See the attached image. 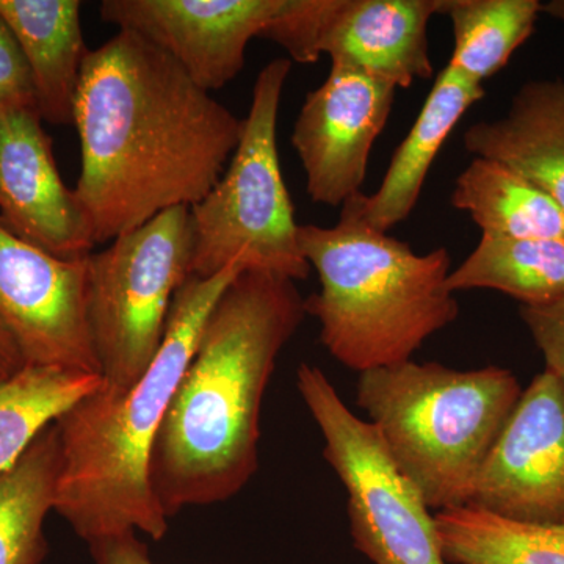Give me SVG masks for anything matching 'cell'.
<instances>
[{"instance_id": "obj_1", "label": "cell", "mask_w": 564, "mask_h": 564, "mask_svg": "<svg viewBox=\"0 0 564 564\" xmlns=\"http://www.w3.org/2000/svg\"><path fill=\"white\" fill-rule=\"evenodd\" d=\"M243 122L137 33L118 31L88 52L74 107V192L96 245L202 202L228 169Z\"/></svg>"}, {"instance_id": "obj_2", "label": "cell", "mask_w": 564, "mask_h": 564, "mask_svg": "<svg viewBox=\"0 0 564 564\" xmlns=\"http://www.w3.org/2000/svg\"><path fill=\"white\" fill-rule=\"evenodd\" d=\"M306 315L295 281L243 270L207 317L152 448L150 477L170 519L231 500L259 467L263 397Z\"/></svg>"}, {"instance_id": "obj_3", "label": "cell", "mask_w": 564, "mask_h": 564, "mask_svg": "<svg viewBox=\"0 0 564 564\" xmlns=\"http://www.w3.org/2000/svg\"><path fill=\"white\" fill-rule=\"evenodd\" d=\"M188 278L174 295L165 336L140 380L121 392L98 388L54 422L58 474L54 511L87 544L126 532L162 541L165 514L150 477L152 448L215 304L240 273Z\"/></svg>"}, {"instance_id": "obj_4", "label": "cell", "mask_w": 564, "mask_h": 564, "mask_svg": "<svg viewBox=\"0 0 564 564\" xmlns=\"http://www.w3.org/2000/svg\"><path fill=\"white\" fill-rule=\"evenodd\" d=\"M361 199L358 193L340 207L336 226L302 225L299 231L304 258L321 280L304 310L321 323L329 355L359 373L411 361L459 314L447 285L448 251L417 254L377 231L364 218Z\"/></svg>"}, {"instance_id": "obj_5", "label": "cell", "mask_w": 564, "mask_h": 564, "mask_svg": "<svg viewBox=\"0 0 564 564\" xmlns=\"http://www.w3.org/2000/svg\"><path fill=\"white\" fill-rule=\"evenodd\" d=\"M511 370L411 361L359 373L356 403L430 510L469 502L478 473L521 399Z\"/></svg>"}, {"instance_id": "obj_6", "label": "cell", "mask_w": 564, "mask_h": 564, "mask_svg": "<svg viewBox=\"0 0 564 564\" xmlns=\"http://www.w3.org/2000/svg\"><path fill=\"white\" fill-rule=\"evenodd\" d=\"M291 68L289 58L263 66L228 169L202 202L191 207L193 276L212 278L237 263L243 270L292 281L310 278L276 140L281 96Z\"/></svg>"}, {"instance_id": "obj_7", "label": "cell", "mask_w": 564, "mask_h": 564, "mask_svg": "<svg viewBox=\"0 0 564 564\" xmlns=\"http://www.w3.org/2000/svg\"><path fill=\"white\" fill-rule=\"evenodd\" d=\"M87 256L88 325L102 388H131L154 361L174 295L192 276L188 207L170 209Z\"/></svg>"}, {"instance_id": "obj_8", "label": "cell", "mask_w": 564, "mask_h": 564, "mask_svg": "<svg viewBox=\"0 0 564 564\" xmlns=\"http://www.w3.org/2000/svg\"><path fill=\"white\" fill-rule=\"evenodd\" d=\"M296 388L323 437V456L347 491L352 545L372 564H448L436 519L393 464L372 423L358 417L313 364Z\"/></svg>"}, {"instance_id": "obj_9", "label": "cell", "mask_w": 564, "mask_h": 564, "mask_svg": "<svg viewBox=\"0 0 564 564\" xmlns=\"http://www.w3.org/2000/svg\"><path fill=\"white\" fill-rule=\"evenodd\" d=\"M444 0H288L262 39L289 61L314 63L326 54L348 66L408 88L433 76L429 24Z\"/></svg>"}, {"instance_id": "obj_10", "label": "cell", "mask_w": 564, "mask_h": 564, "mask_svg": "<svg viewBox=\"0 0 564 564\" xmlns=\"http://www.w3.org/2000/svg\"><path fill=\"white\" fill-rule=\"evenodd\" d=\"M0 332L24 367L101 375L88 325L87 256L51 254L0 218Z\"/></svg>"}, {"instance_id": "obj_11", "label": "cell", "mask_w": 564, "mask_h": 564, "mask_svg": "<svg viewBox=\"0 0 564 564\" xmlns=\"http://www.w3.org/2000/svg\"><path fill=\"white\" fill-rule=\"evenodd\" d=\"M467 507L508 521L564 525V381L544 370L522 391Z\"/></svg>"}, {"instance_id": "obj_12", "label": "cell", "mask_w": 564, "mask_h": 564, "mask_svg": "<svg viewBox=\"0 0 564 564\" xmlns=\"http://www.w3.org/2000/svg\"><path fill=\"white\" fill-rule=\"evenodd\" d=\"M395 91L362 70L332 65L321 87L307 93L292 147L314 203L343 207L362 193L370 152L391 117Z\"/></svg>"}, {"instance_id": "obj_13", "label": "cell", "mask_w": 564, "mask_h": 564, "mask_svg": "<svg viewBox=\"0 0 564 564\" xmlns=\"http://www.w3.org/2000/svg\"><path fill=\"white\" fill-rule=\"evenodd\" d=\"M288 0H104L101 20L165 52L204 91L242 73L252 39L263 35Z\"/></svg>"}, {"instance_id": "obj_14", "label": "cell", "mask_w": 564, "mask_h": 564, "mask_svg": "<svg viewBox=\"0 0 564 564\" xmlns=\"http://www.w3.org/2000/svg\"><path fill=\"white\" fill-rule=\"evenodd\" d=\"M0 218L21 239L58 258H85L96 247L33 107L0 111Z\"/></svg>"}, {"instance_id": "obj_15", "label": "cell", "mask_w": 564, "mask_h": 564, "mask_svg": "<svg viewBox=\"0 0 564 564\" xmlns=\"http://www.w3.org/2000/svg\"><path fill=\"white\" fill-rule=\"evenodd\" d=\"M474 158L502 163L554 199L564 214V80L525 82L503 117L463 135Z\"/></svg>"}, {"instance_id": "obj_16", "label": "cell", "mask_w": 564, "mask_h": 564, "mask_svg": "<svg viewBox=\"0 0 564 564\" xmlns=\"http://www.w3.org/2000/svg\"><path fill=\"white\" fill-rule=\"evenodd\" d=\"M79 0H0L28 63L41 120L73 124L82 68L88 50Z\"/></svg>"}, {"instance_id": "obj_17", "label": "cell", "mask_w": 564, "mask_h": 564, "mask_svg": "<svg viewBox=\"0 0 564 564\" xmlns=\"http://www.w3.org/2000/svg\"><path fill=\"white\" fill-rule=\"evenodd\" d=\"M484 96V85L475 84L448 65L441 70L417 120L392 155L380 188L373 195L362 193L364 218L373 229L389 232L413 214L445 140L464 113Z\"/></svg>"}, {"instance_id": "obj_18", "label": "cell", "mask_w": 564, "mask_h": 564, "mask_svg": "<svg viewBox=\"0 0 564 564\" xmlns=\"http://www.w3.org/2000/svg\"><path fill=\"white\" fill-rule=\"evenodd\" d=\"M451 202L470 215L481 236L564 240L563 210L502 163L474 158L456 177Z\"/></svg>"}, {"instance_id": "obj_19", "label": "cell", "mask_w": 564, "mask_h": 564, "mask_svg": "<svg viewBox=\"0 0 564 564\" xmlns=\"http://www.w3.org/2000/svg\"><path fill=\"white\" fill-rule=\"evenodd\" d=\"M452 292L489 289L538 307L564 299V240L481 236L448 274Z\"/></svg>"}, {"instance_id": "obj_20", "label": "cell", "mask_w": 564, "mask_h": 564, "mask_svg": "<svg viewBox=\"0 0 564 564\" xmlns=\"http://www.w3.org/2000/svg\"><path fill=\"white\" fill-rule=\"evenodd\" d=\"M58 437L43 430L10 469L0 474V564H43L50 554L44 522L54 511Z\"/></svg>"}, {"instance_id": "obj_21", "label": "cell", "mask_w": 564, "mask_h": 564, "mask_svg": "<svg viewBox=\"0 0 564 564\" xmlns=\"http://www.w3.org/2000/svg\"><path fill=\"white\" fill-rule=\"evenodd\" d=\"M448 564H564V525H533L456 507L437 511Z\"/></svg>"}, {"instance_id": "obj_22", "label": "cell", "mask_w": 564, "mask_h": 564, "mask_svg": "<svg viewBox=\"0 0 564 564\" xmlns=\"http://www.w3.org/2000/svg\"><path fill=\"white\" fill-rule=\"evenodd\" d=\"M541 7L538 0H444L454 31L448 66L484 85L532 36Z\"/></svg>"}, {"instance_id": "obj_23", "label": "cell", "mask_w": 564, "mask_h": 564, "mask_svg": "<svg viewBox=\"0 0 564 564\" xmlns=\"http://www.w3.org/2000/svg\"><path fill=\"white\" fill-rule=\"evenodd\" d=\"M101 384V375L52 367H22L0 380V474L46 426Z\"/></svg>"}, {"instance_id": "obj_24", "label": "cell", "mask_w": 564, "mask_h": 564, "mask_svg": "<svg viewBox=\"0 0 564 564\" xmlns=\"http://www.w3.org/2000/svg\"><path fill=\"white\" fill-rule=\"evenodd\" d=\"M36 109L28 63L7 22L0 18V111Z\"/></svg>"}, {"instance_id": "obj_25", "label": "cell", "mask_w": 564, "mask_h": 564, "mask_svg": "<svg viewBox=\"0 0 564 564\" xmlns=\"http://www.w3.org/2000/svg\"><path fill=\"white\" fill-rule=\"evenodd\" d=\"M519 314L543 352L545 370L564 381V299L547 306H522Z\"/></svg>"}, {"instance_id": "obj_26", "label": "cell", "mask_w": 564, "mask_h": 564, "mask_svg": "<svg viewBox=\"0 0 564 564\" xmlns=\"http://www.w3.org/2000/svg\"><path fill=\"white\" fill-rule=\"evenodd\" d=\"M95 564H155L139 533L126 532L88 544Z\"/></svg>"}, {"instance_id": "obj_27", "label": "cell", "mask_w": 564, "mask_h": 564, "mask_svg": "<svg viewBox=\"0 0 564 564\" xmlns=\"http://www.w3.org/2000/svg\"><path fill=\"white\" fill-rule=\"evenodd\" d=\"M22 367L24 366H22L21 356L17 347H14L6 334L0 332V380L11 377V375L21 370Z\"/></svg>"}, {"instance_id": "obj_28", "label": "cell", "mask_w": 564, "mask_h": 564, "mask_svg": "<svg viewBox=\"0 0 564 564\" xmlns=\"http://www.w3.org/2000/svg\"><path fill=\"white\" fill-rule=\"evenodd\" d=\"M541 11L564 24V0H549V2L543 3Z\"/></svg>"}]
</instances>
